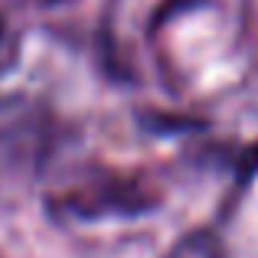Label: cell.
Returning <instances> with one entry per match:
<instances>
[{
    "label": "cell",
    "mask_w": 258,
    "mask_h": 258,
    "mask_svg": "<svg viewBox=\"0 0 258 258\" xmlns=\"http://www.w3.org/2000/svg\"><path fill=\"white\" fill-rule=\"evenodd\" d=\"M7 43V20H4V13H0V46Z\"/></svg>",
    "instance_id": "obj_1"
}]
</instances>
